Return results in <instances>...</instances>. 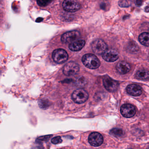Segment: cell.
<instances>
[{"instance_id":"1","label":"cell","mask_w":149,"mask_h":149,"mask_svg":"<svg viewBox=\"0 0 149 149\" xmlns=\"http://www.w3.org/2000/svg\"><path fill=\"white\" fill-rule=\"evenodd\" d=\"M82 62L86 67L91 69H97L100 65L98 58L91 53L84 55L82 58Z\"/></svg>"},{"instance_id":"2","label":"cell","mask_w":149,"mask_h":149,"mask_svg":"<svg viewBox=\"0 0 149 149\" xmlns=\"http://www.w3.org/2000/svg\"><path fill=\"white\" fill-rule=\"evenodd\" d=\"M52 57L53 60L56 63L62 64L68 60L69 56L66 51L63 49H58L53 51Z\"/></svg>"},{"instance_id":"3","label":"cell","mask_w":149,"mask_h":149,"mask_svg":"<svg viewBox=\"0 0 149 149\" xmlns=\"http://www.w3.org/2000/svg\"><path fill=\"white\" fill-rule=\"evenodd\" d=\"M72 98L75 103L81 104L87 100L88 98V94L85 90L79 89L73 92Z\"/></svg>"},{"instance_id":"4","label":"cell","mask_w":149,"mask_h":149,"mask_svg":"<svg viewBox=\"0 0 149 149\" xmlns=\"http://www.w3.org/2000/svg\"><path fill=\"white\" fill-rule=\"evenodd\" d=\"M63 6L65 11L70 12H76L81 7L80 3L77 0H64Z\"/></svg>"},{"instance_id":"5","label":"cell","mask_w":149,"mask_h":149,"mask_svg":"<svg viewBox=\"0 0 149 149\" xmlns=\"http://www.w3.org/2000/svg\"><path fill=\"white\" fill-rule=\"evenodd\" d=\"M92 48L95 53L98 55H100L102 54L107 49V45L102 39H95L92 43Z\"/></svg>"},{"instance_id":"6","label":"cell","mask_w":149,"mask_h":149,"mask_svg":"<svg viewBox=\"0 0 149 149\" xmlns=\"http://www.w3.org/2000/svg\"><path fill=\"white\" fill-rule=\"evenodd\" d=\"M79 70V64L73 61H70L66 64L64 67L63 73L66 76H73L77 74Z\"/></svg>"},{"instance_id":"7","label":"cell","mask_w":149,"mask_h":149,"mask_svg":"<svg viewBox=\"0 0 149 149\" xmlns=\"http://www.w3.org/2000/svg\"><path fill=\"white\" fill-rule=\"evenodd\" d=\"M102 57L103 59L107 62H113L118 59L119 54L117 51L114 49H107L102 53Z\"/></svg>"},{"instance_id":"8","label":"cell","mask_w":149,"mask_h":149,"mask_svg":"<svg viewBox=\"0 0 149 149\" xmlns=\"http://www.w3.org/2000/svg\"><path fill=\"white\" fill-rule=\"evenodd\" d=\"M103 83L105 88L110 92H116L119 87V82L109 77H106L103 79Z\"/></svg>"},{"instance_id":"9","label":"cell","mask_w":149,"mask_h":149,"mask_svg":"<svg viewBox=\"0 0 149 149\" xmlns=\"http://www.w3.org/2000/svg\"><path fill=\"white\" fill-rule=\"evenodd\" d=\"M120 112L123 116L126 118H131L135 115L136 111L135 107L130 104H124L120 108Z\"/></svg>"},{"instance_id":"10","label":"cell","mask_w":149,"mask_h":149,"mask_svg":"<svg viewBox=\"0 0 149 149\" xmlns=\"http://www.w3.org/2000/svg\"><path fill=\"white\" fill-rule=\"evenodd\" d=\"M103 137L100 133L93 132L90 134L88 137V142L93 147H98L102 144Z\"/></svg>"},{"instance_id":"11","label":"cell","mask_w":149,"mask_h":149,"mask_svg":"<svg viewBox=\"0 0 149 149\" xmlns=\"http://www.w3.org/2000/svg\"><path fill=\"white\" fill-rule=\"evenodd\" d=\"M80 33L77 31H72L63 34L61 37V40L63 43H72L79 37Z\"/></svg>"},{"instance_id":"12","label":"cell","mask_w":149,"mask_h":149,"mask_svg":"<svg viewBox=\"0 0 149 149\" xmlns=\"http://www.w3.org/2000/svg\"><path fill=\"white\" fill-rule=\"evenodd\" d=\"M127 92L133 96H139L142 93V88L140 86L136 84H132L127 87Z\"/></svg>"},{"instance_id":"13","label":"cell","mask_w":149,"mask_h":149,"mask_svg":"<svg viewBox=\"0 0 149 149\" xmlns=\"http://www.w3.org/2000/svg\"><path fill=\"white\" fill-rule=\"evenodd\" d=\"M116 69L120 74H125L130 71L131 66L127 62L120 61L116 65Z\"/></svg>"},{"instance_id":"14","label":"cell","mask_w":149,"mask_h":149,"mask_svg":"<svg viewBox=\"0 0 149 149\" xmlns=\"http://www.w3.org/2000/svg\"><path fill=\"white\" fill-rule=\"evenodd\" d=\"M85 44V40L83 39H77L70 43L69 45V49L72 51H79L82 49Z\"/></svg>"},{"instance_id":"15","label":"cell","mask_w":149,"mask_h":149,"mask_svg":"<svg viewBox=\"0 0 149 149\" xmlns=\"http://www.w3.org/2000/svg\"><path fill=\"white\" fill-rule=\"evenodd\" d=\"M136 77L141 80H148L149 79V72L145 70H139L136 72Z\"/></svg>"},{"instance_id":"16","label":"cell","mask_w":149,"mask_h":149,"mask_svg":"<svg viewBox=\"0 0 149 149\" xmlns=\"http://www.w3.org/2000/svg\"><path fill=\"white\" fill-rule=\"evenodd\" d=\"M139 41L144 46H149V33L143 32L139 36Z\"/></svg>"},{"instance_id":"17","label":"cell","mask_w":149,"mask_h":149,"mask_svg":"<svg viewBox=\"0 0 149 149\" xmlns=\"http://www.w3.org/2000/svg\"><path fill=\"white\" fill-rule=\"evenodd\" d=\"M87 84L86 78L83 76H79L75 80V85L79 87H84Z\"/></svg>"},{"instance_id":"18","label":"cell","mask_w":149,"mask_h":149,"mask_svg":"<svg viewBox=\"0 0 149 149\" xmlns=\"http://www.w3.org/2000/svg\"><path fill=\"white\" fill-rule=\"evenodd\" d=\"M110 134L116 137H120L123 136L124 133L121 129L114 128L110 131Z\"/></svg>"},{"instance_id":"19","label":"cell","mask_w":149,"mask_h":149,"mask_svg":"<svg viewBox=\"0 0 149 149\" xmlns=\"http://www.w3.org/2000/svg\"><path fill=\"white\" fill-rule=\"evenodd\" d=\"M38 104L40 108L43 109H47L50 106V103L47 100H40L38 101Z\"/></svg>"},{"instance_id":"20","label":"cell","mask_w":149,"mask_h":149,"mask_svg":"<svg viewBox=\"0 0 149 149\" xmlns=\"http://www.w3.org/2000/svg\"><path fill=\"white\" fill-rule=\"evenodd\" d=\"M119 6L122 8H127L131 5L130 0H120L118 3Z\"/></svg>"},{"instance_id":"21","label":"cell","mask_w":149,"mask_h":149,"mask_svg":"<svg viewBox=\"0 0 149 149\" xmlns=\"http://www.w3.org/2000/svg\"><path fill=\"white\" fill-rule=\"evenodd\" d=\"M52 136V135L41 136V137L37 138V139L36 140V142L38 143H42L43 142H46L49 141Z\"/></svg>"},{"instance_id":"22","label":"cell","mask_w":149,"mask_h":149,"mask_svg":"<svg viewBox=\"0 0 149 149\" xmlns=\"http://www.w3.org/2000/svg\"><path fill=\"white\" fill-rule=\"evenodd\" d=\"M128 49L131 52L136 51L138 50V45L134 42H130V43L129 45Z\"/></svg>"},{"instance_id":"23","label":"cell","mask_w":149,"mask_h":149,"mask_svg":"<svg viewBox=\"0 0 149 149\" xmlns=\"http://www.w3.org/2000/svg\"><path fill=\"white\" fill-rule=\"evenodd\" d=\"M52 0H37V3L41 7H45L48 5Z\"/></svg>"},{"instance_id":"24","label":"cell","mask_w":149,"mask_h":149,"mask_svg":"<svg viewBox=\"0 0 149 149\" xmlns=\"http://www.w3.org/2000/svg\"><path fill=\"white\" fill-rule=\"evenodd\" d=\"M62 139L60 136H56L52 140L51 142L53 144H57L62 142Z\"/></svg>"},{"instance_id":"25","label":"cell","mask_w":149,"mask_h":149,"mask_svg":"<svg viewBox=\"0 0 149 149\" xmlns=\"http://www.w3.org/2000/svg\"><path fill=\"white\" fill-rule=\"evenodd\" d=\"M143 0H136V5H138V6H141L143 4Z\"/></svg>"},{"instance_id":"26","label":"cell","mask_w":149,"mask_h":149,"mask_svg":"<svg viewBox=\"0 0 149 149\" xmlns=\"http://www.w3.org/2000/svg\"><path fill=\"white\" fill-rule=\"evenodd\" d=\"M145 11L147 12H149V4L145 8Z\"/></svg>"},{"instance_id":"27","label":"cell","mask_w":149,"mask_h":149,"mask_svg":"<svg viewBox=\"0 0 149 149\" xmlns=\"http://www.w3.org/2000/svg\"></svg>"}]
</instances>
